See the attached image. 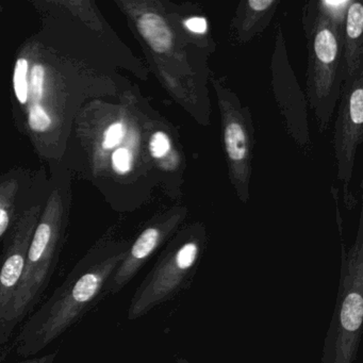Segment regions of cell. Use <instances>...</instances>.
Here are the masks:
<instances>
[{"instance_id": "1", "label": "cell", "mask_w": 363, "mask_h": 363, "mask_svg": "<svg viewBox=\"0 0 363 363\" xmlns=\"http://www.w3.org/2000/svg\"><path fill=\"white\" fill-rule=\"evenodd\" d=\"M128 247L104 245L90 250L74 265L65 281L28 318L16 337V354H39L82 320L106 296V288Z\"/></svg>"}, {"instance_id": "2", "label": "cell", "mask_w": 363, "mask_h": 363, "mask_svg": "<svg viewBox=\"0 0 363 363\" xmlns=\"http://www.w3.org/2000/svg\"><path fill=\"white\" fill-rule=\"evenodd\" d=\"M363 322V247L360 240L343 259L333 320L320 363H354Z\"/></svg>"}, {"instance_id": "3", "label": "cell", "mask_w": 363, "mask_h": 363, "mask_svg": "<svg viewBox=\"0 0 363 363\" xmlns=\"http://www.w3.org/2000/svg\"><path fill=\"white\" fill-rule=\"evenodd\" d=\"M201 250V242L190 239L165 250L133 294L127 318L138 320L188 288L194 279Z\"/></svg>"}, {"instance_id": "4", "label": "cell", "mask_w": 363, "mask_h": 363, "mask_svg": "<svg viewBox=\"0 0 363 363\" xmlns=\"http://www.w3.org/2000/svg\"><path fill=\"white\" fill-rule=\"evenodd\" d=\"M138 29L155 52L164 54L171 50L173 35L167 23L158 14H143L138 21Z\"/></svg>"}, {"instance_id": "5", "label": "cell", "mask_w": 363, "mask_h": 363, "mask_svg": "<svg viewBox=\"0 0 363 363\" xmlns=\"http://www.w3.org/2000/svg\"><path fill=\"white\" fill-rule=\"evenodd\" d=\"M225 144L231 160L239 162L245 159L247 152L246 137L239 123L231 122L227 125L225 129Z\"/></svg>"}, {"instance_id": "6", "label": "cell", "mask_w": 363, "mask_h": 363, "mask_svg": "<svg viewBox=\"0 0 363 363\" xmlns=\"http://www.w3.org/2000/svg\"><path fill=\"white\" fill-rule=\"evenodd\" d=\"M314 52L316 58L323 65H329L337 58V42L333 31L328 28L318 30L314 40Z\"/></svg>"}, {"instance_id": "7", "label": "cell", "mask_w": 363, "mask_h": 363, "mask_svg": "<svg viewBox=\"0 0 363 363\" xmlns=\"http://www.w3.org/2000/svg\"><path fill=\"white\" fill-rule=\"evenodd\" d=\"M28 61L18 59L14 69L13 86L16 99L21 104H25L29 97Z\"/></svg>"}, {"instance_id": "8", "label": "cell", "mask_w": 363, "mask_h": 363, "mask_svg": "<svg viewBox=\"0 0 363 363\" xmlns=\"http://www.w3.org/2000/svg\"><path fill=\"white\" fill-rule=\"evenodd\" d=\"M346 31L350 40H357L361 37L363 31V6L360 3L350 5L346 22Z\"/></svg>"}, {"instance_id": "9", "label": "cell", "mask_w": 363, "mask_h": 363, "mask_svg": "<svg viewBox=\"0 0 363 363\" xmlns=\"http://www.w3.org/2000/svg\"><path fill=\"white\" fill-rule=\"evenodd\" d=\"M44 76L45 73L42 65H38L33 67L29 84V95L35 105H38L43 97Z\"/></svg>"}, {"instance_id": "10", "label": "cell", "mask_w": 363, "mask_h": 363, "mask_svg": "<svg viewBox=\"0 0 363 363\" xmlns=\"http://www.w3.org/2000/svg\"><path fill=\"white\" fill-rule=\"evenodd\" d=\"M50 124H52V120L45 110L39 104L38 105L33 104L29 111V125L31 129L38 133H43L50 128Z\"/></svg>"}, {"instance_id": "11", "label": "cell", "mask_w": 363, "mask_h": 363, "mask_svg": "<svg viewBox=\"0 0 363 363\" xmlns=\"http://www.w3.org/2000/svg\"><path fill=\"white\" fill-rule=\"evenodd\" d=\"M350 116L356 126H361L363 123V91L358 88L352 93L350 99Z\"/></svg>"}, {"instance_id": "12", "label": "cell", "mask_w": 363, "mask_h": 363, "mask_svg": "<svg viewBox=\"0 0 363 363\" xmlns=\"http://www.w3.org/2000/svg\"><path fill=\"white\" fill-rule=\"evenodd\" d=\"M171 150V142L169 137L162 131H158L155 133L150 140V154L155 158H162Z\"/></svg>"}, {"instance_id": "13", "label": "cell", "mask_w": 363, "mask_h": 363, "mask_svg": "<svg viewBox=\"0 0 363 363\" xmlns=\"http://www.w3.org/2000/svg\"><path fill=\"white\" fill-rule=\"evenodd\" d=\"M131 162H133V157L127 148H118L112 155V165L114 171L121 175H124L130 171Z\"/></svg>"}, {"instance_id": "14", "label": "cell", "mask_w": 363, "mask_h": 363, "mask_svg": "<svg viewBox=\"0 0 363 363\" xmlns=\"http://www.w3.org/2000/svg\"><path fill=\"white\" fill-rule=\"evenodd\" d=\"M124 126L121 123H116L112 124L109 128L107 129L105 133V139H104V147L110 150V148L116 147V145L122 142L124 138Z\"/></svg>"}, {"instance_id": "15", "label": "cell", "mask_w": 363, "mask_h": 363, "mask_svg": "<svg viewBox=\"0 0 363 363\" xmlns=\"http://www.w3.org/2000/svg\"><path fill=\"white\" fill-rule=\"evenodd\" d=\"M189 30L195 33H205L207 31V21L203 18H191L184 23Z\"/></svg>"}, {"instance_id": "16", "label": "cell", "mask_w": 363, "mask_h": 363, "mask_svg": "<svg viewBox=\"0 0 363 363\" xmlns=\"http://www.w3.org/2000/svg\"><path fill=\"white\" fill-rule=\"evenodd\" d=\"M57 354H58L57 352H48V354H42V356L33 357V358L27 359V360L16 363H55Z\"/></svg>"}, {"instance_id": "17", "label": "cell", "mask_w": 363, "mask_h": 363, "mask_svg": "<svg viewBox=\"0 0 363 363\" xmlns=\"http://www.w3.org/2000/svg\"><path fill=\"white\" fill-rule=\"evenodd\" d=\"M273 0H250L248 5L255 11H264L273 5Z\"/></svg>"}, {"instance_id": "18", "label": "cell", "mask_w": 363, "mask_h": 363, "mask_svg": "<svg viewBox=\"0 0 363 363\" xmlns=\"http://www.w3.org/2000/svg\"><path fill=\"white\" fill-rule=\"evenodd\" d=\"M325 5L329 6V7L330 6H343L345 5V1H330L329 0V1H325Z\"/></svg>"}, {"instance_id": "19", "label": "cell", "mask_w": 363, "mask_h": 363, "mask_svg": "<svg viewBox=\"0 0 363 363\" xmlns=\"http://www.w3.org/2000/svg\"><path fill=\"white\" fill-rule=\"evenodd\" d=\"M176 363H190L188 360H186V359L184 358H179L177 361H176Z\"/></svg>"}]
</instances>
